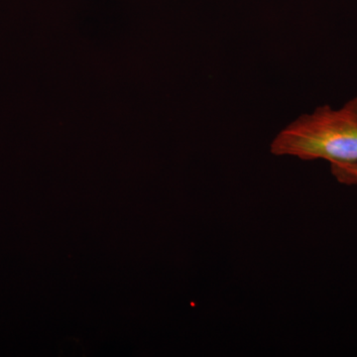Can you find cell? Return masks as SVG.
Returning <instances> with one entry per match:
<instances>
[{"instance_id":"2","label":"cell","mask_w":357,"mask_h":357,"mask_svg":"<svg viewBox=\"0 0 357 357\" xmlns=\"http://www.w3.org/2000/svg\"><path fill=\"white\" fill-rule=\"evenodd\" d=\"M330 168L333 177L340 184L357 185V163H332Z\"/></svg>"},{"instance_id":"1","label":"cell","mask_w":357,"mask_h":357,"mask_svg":"<svg viewBox=\"0 0 357 357\" xmlns=\"http://www.w3.org/2000/svg\"><path fill=\"white\" fill-rule=\"evenodd\" d=\"M270 153L302 161L357 163V96L338 109L324 105L281 129Z\"/></svg>"}]
</instances>
